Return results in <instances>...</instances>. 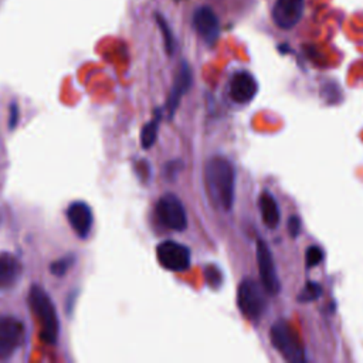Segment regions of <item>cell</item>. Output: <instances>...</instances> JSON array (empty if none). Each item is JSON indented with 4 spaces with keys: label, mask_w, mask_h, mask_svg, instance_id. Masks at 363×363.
<instances>
[{
    "label": "cell",
    "mask_w": 363,
    "mask_h": 363,
    "mask_svg": "<svg viewBox=\"0 0 363 363\" xmlns=\"http://www.w3.org/2000/svg\"><path fill=\"white\" fill-rule=\"evenodd\" d=\"M72 261H74L72 255H67L64 258H60V259H57L55 262H52L50 265V271L54 275H64L69 269V267L72 265Z\"/></svg>",
    "instance_id": "obj_20"
},
{
    "label": "cell",
    "mask_w": 363,
    "mask_h": 363,
    "mask_svg": "<svg viewBox=\"0 0 363 363\" xmlns=\"http://www.w3.org/2000/svg\"><path fill=\"white\" fill-rule=\"evenodd\" d=\"M28 301L40 325L41 339L48 345L55 343L60 333V320L54 302L51 301L48 294L38 285L31 286L28 292Z\"/></svg>",
    "instance_id": "obj_2"
},
{
    "label": "cell",
    "mask_w": 363,
    "mask_h": 363,
    "mask_svg": "<svg viewBox=\"0 0 363 363\" xmlns=\"http://www.w3.org/2000/svg\"><path fill=\"white\" fill-rule=\"evenodd\" d=\"M259 210L262 214V221L268 228H275L279 223V208L275 199L264 191L259 196Z\"/></svg>",
    "instance_id": "obj_15"
},
{
    "label": "cell",
    "mask_w": 363,
    "mask_h": 363,
    "mask_svg": "<svg viewBox=\"0 0 363 363\" xmlns=\"http://www.w3.org/2000/svg\"><path fill=\"white\" fill-rule=\"evenodd\" d=\"M257 264H258L261 284H262L265 292H268L269 295L278 294L281 284H279V278H278V274L275 269L274 258L269 251V247L262 240L257 241Z\"/></svg>",
    "instance_id": "obj_8"
},
{
    "label": "cell",
    "mask_w": 363,
    "mask_h": 363,
    "mask_svg": "<svg viewBox=\"0 0 363 363\" xmlns=\"http://www.w3.org/2000/svg\"><path fill=\"white\" fill-rule=\"evenodd\" d=\"M67 218L77 235H79L81 238L88 237L94 224V214L91 207L85 201L71 203L67 210Z\"/></svg>",
    "instance_id": "obj_12"
},
{
    "label": "cell",
    "mask_w": 363,
    "mask_h": 363,
    "mask_svg": "<svg viewBox=\"0 0 363 363\" xmlns=\"http://www.w3.org/2000/svg\"><path fill=\"white\" fill-rule=\"evenodd\" d=\"M156 216L166 227L183 231L187 225V214L184 206L174 194H164L156 203Z\"/></svg>",
    "instance_id": "obj_5"
},
{
    "label": "cell",
    "mask_w": 363,
    "mask_h": 363,
    "mask_svg": "<svg viewBox=\"0 0 363 363\" xmlns=\"http://www.w3.org/2000/svg\"><path fill=\"white\" fill-rule=\"evenodd\" d=\"M271 343L274 347L292 363H301L306 360L303 346L292 329V326L285 320H278L271 326Z\"/></svg>",
    "instance_id": "obj_3"
},
{
    "label": "cell",
    "mask_w": 363,
    "mask_h": 363,
    "mask_svg": "<svg viewBox=\"0 0 363 363\" xmlns=\"http://www.w3.org/2000/svg\"><path fill=\"white\" fill-rule=\"evenodd\" d=\"M264 286L254 279H244L237 291V303L242 315L248 319H257L265 309Z\"/></svg>",
    "instance_id": "obj_4"
},
{
    "label": "cell",
    "mask_w": 363,
    "mask_h": 363,
    "mask_svg": "<svg viewBox=\"0 0 363 363\" xmlns=\"http://www.w3.org/2000/svg\"><path fill=\"white\" fill-rule=\"evenodd\" d=\"M191 69L189 67V64L186 61H183L177 69V74L174 77L170 94L167 96V102H166V111L169 118H172L179 106V102L182 99V96L189 91L190 85H191Z\"/></svg>",
    "instance_id": "obj_13"
},
{
    "label": "cell",
    "mask_w": 363,
    "mask_h": 363,
    "mask_svg": "<svg viewBox=\"0 0 363 363\" xmlns=\"http://www.w3.org/2000/svg\"><path fill=\"white\" fill-rule=\"evenodd\" d=\"M21 275L20 261L10 252L0 254V289L13 286Z\"/></svg>",
    "instance_id": "obj_14"
},
{
    "label": "cell",
    "mask_w": 363,
    "mask_h": 363,
    "mask_svg": "<svg viewBox=\"0 0 363 363\" xmlns=\"http://www.w3.org/2000/svg\"><path fill=\"white\" fill-rule=\"evenodd\" d=\"M159 121H160V112L157 111L155 118L152 121H149L142 132H140V143L145 149H149L155 142H156V136H157V129H159Z\"/></svg>",
    "instance_id": "obj_16"
},
{
    "label": "cell",
    "mask_w": 363,
    "mask_h": 363,
    "mask_svg": "<svg viewBox=\"0 0 363 363\" xmlns=\"http://www.w3.org/2000/svg\"><path fill=\"white\" fill-rule=\"evenodd\" d=\"M206 277H207V281H208V285L211 286H218L221 284V272L217 267L214 265H210L206 271Z\"/></svg>",
    "instance_id": "obj_21"
},
{
    "label": "cell",
    "mask_w": 363,
    "mask_h": 363,
    "mask_svg": "<svg viewBox=\"0 0 363 363\" xmlns=\"http://www.w3.org/2000/svg\"><path fill=\"white\" fill-rule=\"evenodd\" d=\"M322 294V288L318 282H313V281H309L305 284L303 289L299 292V296L298 299L301 302H311V301H315Z\"/></svg>",
    "instance_id": "obj_18"
},
{
    "label": "cell",
    "mask_w": 363,
    "mask_h": 363,
    "mask_svg": "<svg viewBox=\"0 0 363 363\" xmlns=\"http://www.w3.org/2000/svg\"><path fill=\"white\" fill-rule=\"evenodd\" d=\"M24 340V325L14 316L0 318V360L10 357Z\"/></svg>",
    "instance_id": "obj_7"
},
{
    "label": "cell",
    "mask_w": 363,
    "mask_h": 363,
    "mask_svg": "<svg viewBox=\"0 0 363 363\" xmlns=\"http://www.w3.org/2000/svg\"><path fill=\"white\" fill-rule=\"evenodd\" d=\"M160 265L173 272H183L190 267V250L176 241H163L156 248Z\"/></svg>",
    "instance_id": "obj_6"
},
{
    "label": "cell",
    "mask_w": 363,
    "mask_h": 363,
    "mask_svg": "<svg viewBox=\"0 0 363 363\" xmlns=\"http://www.w3.org/2000/svg\"><path fill=\"white\" fill-rule=\"evenodd\" d=\"M323 250L318 245H311L308 250H306V255H305V259H306V267L312 268V267H316L319 265L322 261H323Z\"/></svg>",
    "instance_id": "obj_19"
},
{
    "label": "cell",
    "mask_w": 363,
    "mask_h": 363,
    "mask_svg": "<svg viewBox=\"0 0 363 363\" xmlns=\"http://www.w3.org/2000/svg\"><path fill=\"white\" fill-rule=\"evenodd\" d=\"M193 24L197 34L207 44H214L217 41L220 34V23L217 14L210 7H199L193 14Z\"/></svg>",
    "instance_id": "obj_10"
},
{
    "label": "cell",
    "mask_w": 363,
    "mask_h": 363,
    "mask_svg": "<svg viewBox=\"0 0 363 363\" xmlns=\"http://www.w3.org/2000/svg\"><path fill=\"white\" fill-rule=\"evenodd\" d=\"M204 183L213 204L221 210H230L234 203L235 172L225 157H211L204 167Z\"/></svg>",
    "instance_id": "obj_1"
},
{
    "label": "cell",
    "mask_w": 363,
    "mask_h": 363,
    "mask_svg": "<svg viewBox=\"0 0 363 363\" xmlns=\"http://www.w3.org/2000/svg\"><path fill=\"white\" fill-rule=\"evenodd\" d=\"M305 0H275L272 6V20L284 30L295 27L302 18Z\"/></svg>",
    "instance_id": "obj_9"
},
{
    "label": "cell",
    "mask_w": 363,
    "mask_h": 363,
    "mask_svg": "<svg viewBox=\"0 0 363 363\" xmlns=\"http://www.w3.org/2000/svg\"><path fill=\"white\" fill-rule=\"evenodd\" d=\"M17 113H18V109H17L16 105H13V106H11V115H10V118H11V119H10V126H11V128L17 123V121H16V118H18Z\"/></svg>",
    "instance_id": "obj_23"
},
{
    "label": "cell",
    "mask_w": 363,
    "mask_h": 363,
    "mask_svg": "<svg viewBox=\"0 0 363 363\" xmlns=\"http://www.w3.org/2000/svg\"><path fill=\"white\" fill-rule=\"evenodd\" d=\"M258 92L255 78L247 71H238L230 81V96L237 104H247L254 99Z\"/></svg>",
    "instance_id": "obj_11"
},
{
    "label": "cell",
    "mask_w": 363,
    "mask_h": 363,
    "mask_svg": "<svg viewBox=\"0 0 363 363\" xmlns=\"http://www.w3.org/2000/svg\"><path fill=\"white\" fill-rule=\"evenodd\" d=\"M156 23L159 26V30L162 33V37H163V43H164V48L167 51V54H173L174 51V38H173V34H172V30L169 27V23L166 21V18L156 13Z\"/></svg>",
    "instance_id": "obj_17"
},
{
    "label": "cell",
    "mask_w": 363,
    "mask_h": 363,
    "mask_svg": "<svg viewBox=\"0 0 363 363\" xmlns=\"http://www.w3.org/2000/svg\"><path fill=\"white\" fill-rule=\"evenodd\" d=\"M288 231L291 237H298L301 231V218L298 216H291L288 220Z\"/></svg>",
    "instance_id": "obj_22"
}]
</instances>
